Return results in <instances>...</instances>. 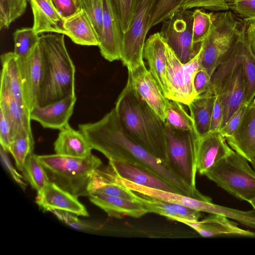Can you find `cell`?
Here are the masks:
<instances>
[{
  "mask_svg": "<svg viewBox=\"0 0 255 255\" xmlns=\"http://www.w3.org/2000/svg\"><path fill=\"white\" fill-rule=\"evenodd\" d=\"M79 128L92 148L101 152L109 160L140 164L165 178L183 195L199 200L204 198V195L197 189L187 185L127 134L115 108L97 122L79 125Z\"/></svg>",
  "mask_w": 255,
  "mask_h": 255,
  "instance_id": "1",
  "label": "cell"
},
{
  "mask_svg": "<svg viewBox=\"0 0 255 255\" xmlns=\"http://www.w3.org/2000/svg\"><path fill=\"white\" fill-rule=\"evenodd\" d=\"M114 108L127 134L166 166L165 122L128 83L119 96Z\"/></svg>",
  "mask_w": 255,
  "mask_h": 255,
  "instance_id": "2",
  "label": "cell"
},
{
  "mask_svg": "<svg viewBox=\"0 0 255 255\" xmlns=\"http://www.w3.org/2000/svg\"><path fill=\"white\" fill-rule=\"evenodd\" d=\"M64 35L48 33L39 37L42 77L38 106H45L76 95L75 68L66 48Z\"/></svg>",
  "mask_w": 255,
  "mask_h": 255,
  "instance_id": "3",
  "label": "cell"
},
{
  "mask_svg": "<svg viewBox=\"0 0 255 255\" xmlns=\"http://www.w3.org/2000/svg\"><path fill=\"white\" fill-rule=\"evenodd\" d=\"M212 19L210 32L203 42L201 59V68L211 76L219 65L233 56L247 25L231 11L212 13Z\"/></svg>",
  "mask_w": 255,
  "mask_h": 255,
  "instance_id": "4",
  "label": "cell"
},
{
  "mask_svg": "<svg viewBox=\"0 0 255 255\" xmlns=\"http://www.w3.org/2000/svg\"><path fill=\"white\" fill-rule=\"evenodd\" d=\"M50 182L79 197L88 196L91 177L102 162L91 154L83 157L58 154L37 155Z\"/></svg>",
  "mask_w": 255,
  "mask_h": 255,
  "instance_id": "5",
  "label": "cell"
},
{
  "mask_svg": "<svg viewBox=\"0 0 255 255\" xmlns=\"http://www.w3.org/2000/svg\"><path fill=\"white\" fill-rule=\"evenodd\" d=\"M244 37L231 58L219 65L211 77L210 91L219 99L222 106V128L234 113L246 103V81L241 54Z\"/></svg>",
  "mask_w": 255,
  "mask_h": 255,
  "instance_id": "6",
  "label": "cell"
},
{
  "mask_svg": "<svg viewBox=\"0 0 255 255\" xmlns=\"http://www.w3.org/2000/svg\"><path fill=\"white\" fill-rule=\"evenodd\" d=\"M204 175L239 199L248 202L255 196V171L233 149Z\"/></svg>",
  "mask_w": 255,
  "mask_h": 255,
  "instance_id": "7",
  "label": "cell"
},
{
  "mask_svg": "<svg viewBox=\"0 0 255 255\" xmlns=\"http://www.w3.org/2000/svg\"><path fill=\"white\" fill-rule=\"evenodd\" d=\"M200 136L196 131L175 129L165 123L167 167L184 183L196 188Z\"/></svg>",
  "mask_w": 255,
  "mask_h": 255,
  "instance_id": "8",
  "label": "cell"
},
{
  "mask_svg": "<svg viewBox=\"0 0 255 255\" xmlns=\"http://www.w3.org/2000/svg\"><path fill=\"white\" fill-rule=\"evenodd\" d=\"M193 11L180 8L162 22L159 32L178 59L184 64L194 58L200 52L203 42L193 41Z\"/></svg>",
  "mask_w": 255,
  "mask_h": 255,
  "instance_id": "9",
  "label": "cell"
},
{
  "mask_svg": "<svg viewBox=\"0 0 255 255\" xmlns=\"http://www.w3.org/2000/svg\"><path fill=\"white\" fill-rule=\"evenodd\" d=\"M201 51L202 48L194 58L184 64L166 43V78L168 99L187 106L197 96L193 81L196 72L201 68Z\"/></svg>",
  "mask_w": 255,
  "mask_h": 255,
  "instance_id": "10",
  "label": "cell"
},
{
  "mask_svg": "<svg viewBox=\"0 0 255 255\" xmlns=\"http://www.w3.org/2000/svg\"><path fill=\"white\" fill-rule=\"evenodd\" d=\"M155 0H138L128 30L124 33L121 60L128 69L144 62L143 51L149 30V14Z\"/></svg>",
  "mask_w": 255,
  "mask_h": 255,
  "instance_id": "11",
  "label": "cell"
},
{
  "mask_svg": "<svg viewBox=\"0 0 255 255\" xmlns=\"http://www.w3.org/2000/svg\"><path fill=\"white\" fill-rule=\"evenodd\" d=\"M128 83L148 106L165 122L169 99L143 62L133 69H128Z\"/></svg>",
  "mask_w": 255,
  "mask_h": 255,
  "instance_id": "12",
  "label": "cell"
},
{
  "mask_svg": "<svg viewBox=\"0 0 255 255\" xmlns=\"http://www.w3.org/2000/svg\"><path fill=\"white\" fill-rule=\"evenodd\" d=\"M103 29L98 47L102 56L110 62L121 60L124 32L110 0H103Z\"/></svg>",
  "mask_w": 255,
  "mask_h": 255,
  "instance_id": "13",
  "label": "cell"
},
{
  "mask_svg": "<svg viewBox=\"0 0 255 255\" xmlns=\"http://www.w3.org/2000/svg\"><path fill=\"white\" fill-rule=\"evenodd\" d=\"M109 165L121 178L135 184L167 192L181 194L165 178L139 164L119 160H109Z\"/></svg>",
  "mask_w": 255,
  "mask_h": 255,
  "instance_id": "14",
  "label": "cell"
},
{
  "mask_svg": "<svg viewBox=\"0 0 255 255\" xmlns=\"http://www.w3.org/2000/svg\"><path fill=\"white\" fill-rule=\"evenodd\" d=\"M17 58L24 102L27 108L30 112L37 105L42 77V56L39 43L27 58Z\"/></svg>",
  "mask_w": 255,
  "mask_h": 255,
  "instance_id": "15",
  "label": "cell"
},
{
  "mask_svg": "<svg viewBox=\"0 0 255 255\" xmlns=\"http://www.w3.org/2000/svg\"><path fill=\"white\" fill-rule=\"evenodd\" d=\"M36 203L44 211L61 210L77 216L86 217L89 215L85 206L78 201V197L50 182L37 191Z\"/></svg>",
  "mask_w": 255,
  "mask_h": 255,
  "instance_id": "16",
  "label": "cell"
},
{
  "mask_svg": "<svg viewBox=\"0 0 255 255\" xmlns=\"http://www.w3.org/2000/svg\"><path fill=\"white\" fill-rule=\"evenodd\" d=\"M76 101V96L73 95L45 106L37 105L30 112V119L44 128L60 130L68 124Z\"/></svg>",
  "mask_w": 255,
  "mask_h": 255,
  "instance_id": "17",
  "label": "cell"
},
{
  "mask_svg": "<svg viewBox=\"0 0 255 255\" xmlns=\"http://www.w3.org/2000/svg\"><path fill=\"white\" fill-rule=\"evenodd\" d=\"M232 149L250 163L255 156V98L248 105L234 134L226 138Z\"/></svg>",
  "mask_w": 255,
  "mask_h": 255,
  "instance_id": "18",
  "label": "cell"
},
{
  "mask_svg": "<svg viewBox=\"0 0 255 255\" xmlns=\"http://www.w3.org/2000/svg\"><path fill=\"white\" fill-rule=\"evenodd\" d=\"M232 149L220 131H210L200 136L197 153V171L204 175Z\"/></svg>",
  "mask_w": 255,
  "mask_h": 255,
  "instance_id": "19",
  "label": "cell"
},
{
  "mask_svg": "<svg viewBox=\"0 0 255 255\" xmlns=\"http://www.w3.org/2000/svg\"><path fill=\"white\" fill-rule=\"evenodd\" d=\"M166 43L160 32L151 35L145 41L143 57L147 62L149 71L156 80L162 93L168 99L166 78Z\"/></svg>",
  "mask_w": 255,
  "mask_h": 255,
  "instance_id": "20",
  "label": "cell"
},
{
  "mask_svg": "<svg viewBox=\"0 0 255 255\" xmlns=\"http://www.w3.org/2000/svg\"><path fill=\"white\" fill-rule=\"evenodd\" d=\"M210 214L201 221L186 222L184 224L205 238L220 236L255 237V232L241 228L236 222L230 220L228 218L218 214Z\"/></svg>",
  "mask_w": 255,
  "mask_h": 255,
  "instance_id": "21",
  "label": "cell"
},
{
  "mask_svg": "<svg viewBox=\"0 0 255 255\" xmlns=\"http://www.w3.org/2000/svg\"><path fill=\"white\" fill-rule=\"evenodd\" d=\"M33 15L32 28L39 34L45 32L65 34L64 19L61 16L52 0H29Z\"/></svg>",
  "mask_w": 255,
  "mask_h": 255,
  "instance_id": "22",
  "label": "cell"
},
{
  "mask_svg": "<svg viewBox=\"0 0 255 255\" xmlns=\"http://www.w3.org/2000/svg\"><path fill=\"white\" fill-rule=\"evenodd\" d=\"M88 196L92 203L112 217L121 219L129 216L138 218L148 213L137 202L102 194L90 193Z\"/></svg>",
  "mask_w": 255,
  "mask_h": 255,
  "instance_id": "23",
  "label": "cell"
},
{
  "mask_svg": "<svg viewBox=\"0 0 255 255\" xmlns=\"http://www.w3.org/2000/svg\"><path fill=\"white\" fill-rule=\"evenodd\" d=\"M0 109L3 110L11 122L13 137L18 132L22 129L32 133L29 111L24 105L14 98L7 84L1 79Z\"/></svg>",
  "mask_w": 255,
  "mask_h": 255,
  "instance_id": "24",
  "label": "cell"
},
{
  "mask_svg": "<svg viewBox=\"0 0 255 255\" xmlns=\"http://www.w3.org/2000/svg\"><path fill=\"white\" fill-rule=\"evenodd\" d=\"M63 28L65 35L76 44L87 46L99 45L97 33L88 14L83 9L64 19Z\"/></svg>",
  "mask_w": 255,
  "mask_h": 255,
  "instance_id": "25",
  "label": "cell"
},
{
  "mask_svg": "<svg viewBox=\"0 0 255 255\" xmlns=\"http://www.w3.org/2000/svg\"><path fill=\"white\" fill-rule=\"evenodd\" d=\"M54 148L56 154L78 157L90 155L93 149L84 134L73 129L69 123L60 129Z\"/></svg>",
  "mask_w": 255,
  "mask_h": 255,
  "instance_id": "26",
  "label": "cell"
},
{
  "mask_svg": "<svg viewBox=\"0 0 255 255\" xmlns=\"http://www.w3.org/2000/svg\"><path fill=\"white\" fill-rule=\"evenodd\" d=\"M216 96L211 92L196 96L187 106L198 135L210 131L212 116Z\"/></svg>",
  "mask_w": 255,
  "mask_h": 255,
  "instance_id": "27",
  "label": "cell"
},
{
  "mask_svg": "<svg viewBox=\"0 0 255 255\" xmlns=\"http://www.w3.org/2000/svg\"><path fill=\"white\" fill-rule=\"evenodd\" d=\"M0 59L2 65L0 79L7 84L14 98L26 107L17 56L13 52H9L2 54Z\"/></svg>",
  "mask_w": 255,
  "mask_h": 255,
  "instance_id": "28",
  "label": "cell"
},
{
  "mask_svg": "<svg viewBox=\"0 0 255 255\" xmlns=\"http://www.w3.org/2000/svg\"><path fill=\"white\" fill-rule=\"evenodd\" d=\"M34 141L32 133L24 129L18 132L14 136L9 147L17 168L21 171L27 157L34 149Z\"/></svg>",
  "mask_w": 255,
  "mask_h": 255,
  "instance_id": "29",
  "label": "cell"
},
{
  "mask_svg": "<svg viewBox=\"0 0 255 255\" xmlns=\"http://www.w3.org/2000/svg\"><path fill=\"white\" fill-rule=\"evenodd\" d=\"M165 123L177 129L196 132L190 115L183 104L176 101L169 99Z\"/></svg>",
  "mask_w": 255,
  "mask_h": 255,
  "instance_id": "30",
  "label": "cell"
},
{
  "mask_svg": "<svg viewBox=\"0 0 255 255\" xmlns=\"http://www.w3.org/2000/svg\"><path fill=\"white\" fill-rule=\"evenodd\" d=\"M31 186L37 190L42 189L49 182L47 174L39 161L37 155L31 153L26 158L21 170Z\"/></svg>",
  "mask_w": 255,
  "mask_h": 255,
  "instance_id": "31",
  "label": "cell"
},
{
  "mask_svg": "<svg viewBox=\"0 0 255 255\" xmlns=\"http://www.w3.org/2000/svg\"><path fill=\"white\" fill-rule=\"evenodd\" d=\"M39 37L32 27L16 29L13 33V53L20 59L27 58L39 43Z\"/></svg>",
  "mask_w": 255,
  "mask_h": 255,
  "instance_id": "32",
  "label": "cell"
},
{
  "mask_svg": "<svg viewBox=\"0 0 255 255\" xmlns=\"http://www.w3.org/2000/svg\"><path fill=\"white\" fill-rule=\"evenodd\" d=\"M241 54L246 81V103L249 105L255 98V57L248 45L245 35L242 41Z\"/></svg>",
  "mask_w": 255,
  "mask_h": 255,
  "instance_id": "33",
  "label": "cell"
},
{
  "mask_svg": "<svg viewBox=\"0 0 255 255\" xmlns=\"http://www.w3.org/2000/svg\"><path fill=\"white\" fill-rule=\"evenodd\" d=\"M185 1L186 0H155L149 14V30L153 26L170 18L182 8Z\"/></svg>",
  "mask_w": 255,
  "mask_h": 255,
  "instance_id": "34",
  "label": "cell"
},
{
  "mask_svg": "<svg viewBox=\"0 0 255 255\" xmlns=\"http://www.w3.org/2000/svg\"><path fill=\"white\" fill-rule=\"evenodd\" d=\"M137 203L140 204L148 213L157 214L170 220L180 222L182 221L172 203L150 198L143 195L139 196Z\"/></svg>",
  "mask_w": 255,
  "mask_h": 255,
  "instance_id": "35",
  "label": "cell"
},
{
  "mask_svg": "<svg viewBox=\"0 0 255 255\" xmlns=\"http://www.w3.org/2000/svg\"><path fill=\"white\" fill-rule=\"evenodd\" d=\"M27 0H0V29L8 28L25 12Z\"/></svg>",
  "mask_w": 255,
  "mask_h": 255,
  "instance_id": "36",
  "label": "cell"
},
{
  "mask_svg": "<svg viewBox=\"0 0 255 255\" xmlns=\"http://www.w3.org/2000/svg\"><path fill=\"white\" fill-rule=\"evenodd\" d=\"M212 12H206L200 8H197L193 11V41L194 43L203 42L209 35L212 25Z\"/></svg>",
  "mask_w": 255,
  "mask_h": 255,
  "instance_id": "37",
  "label": "cell"
},
{
  "mask_svg": "<svg viewBox=\"0 0 255 255\" xmlns=\"http://www.w3.org/2000/svg\"><path fill=\"white\" fill-rule=\"evenodd\" d=\"M110 1L125 33L129 28L138 0Z\"/></svg>",
  "mask_w": 255,
  "mask_h": 255,
  "instance_id": "38",
  "label": "cell"
},
{
  "mask_svg": "<svg viewBox=\"0 0 255 255\" xmlns=\"http://www.w3.org/2000/svg\"><path fill=\"white\" fill-rule=\"evenodd\" d=\"M228 4L229 8L245 21L255 20V0H238Z\"/></svg>",
  "mask_w": 255,
  "mask_h": 255,
  "instance_id": "39",
  "label": "cell"
},
{
  "mask_svg": "<svg viewBox=\"0 0 255 255\" xmlns=\"http://www.w3.org/2000/svg\"><path fill=\"white\" fill-rule=\"evenodd\" d=\"M230 0H186L182 5L183 9L203 8L207 9L219 11L229 9Z\"/></svg>",
  "mask_w": 255,
  "mask_h": 255,
  "instance_id": "40",
  "label": "cell"
},
{
  "mask_svg": "<svg viewBox=\"0 0 255 255\" xmlns=\"http://www.w3.org/2000/svg\"><path fill=\"white\" fill-rule=\"evenodd\" d=\"M13 138L11 122L3 110L0 109V147L6 152H9V147Z\"/></svg>",
  "mask_w": 255,
  "mask_h": 255,
  "instance_id": "41",
  "label": "cell"
},
{
  "mask_svg": "<svg viewBox=\"0 0 255 255\" xmlns=\"http://www.w3.org/2000/svg\"><path fill=\"white\" fill-rule=\"evenodd\" d=\"M248 105L245 103L232 116L220 132L225 138L231 136L240 125Z\"/></svg>",
  "mask_w": 255,
  "mask_h": 255,
  "instance_id": "42",
  "label": "cell"
},
{
  "mask_svg": "<svg viewBox=\"0 0 255 255\" xmlns=\"http://www.w3.org/2000/svg\"><path fill=\"white\" fill-rule=\"evenodd\" d=\"M52 1L64 19L72 16L82 9L80 0H52Z\"/></svg>",
  "mask_w": 255,
  "mask_h": 255,
  "instance_id": "43",
  "label": "cell"
},
{
  "mask_svg": "<svg viewBox=\"0 0 255 255\" xmlns=\"http://www.w3.org/2000/svg\"><path fill=\"white\" fill-rule=\"evenodd\" d=\"M104 6L103 0H92V7L89 15L99 37L103 29Z\"/></svg>",
  "mask_w": 255,
  "mask_h": 255,
  "instance_id": "44",
  "label": "cell"
},
{
  "mask_svg": "<svg viewBox=\"0 0 255 255\" xmlns=\"http://www.w3.org/2000/svg\"><path fill=\"white\" fill-rule=\"evenodd\" d=\"M211 76L208 72L202 68H200L196 72L194 78L193 84L197 96L207 92H211Z\"/></svg>",
  "mask_w": 255,
  "mask_h": 255,
  "instance_id": "45",
  "label": "cell"
},
{
  "mask_svg": "<svg viewBox=\"0 0 255 255\" xmlns=\"http://www.w3.org/2000/svg\"><path fill=\"white\" fill-rule=\"evenodd\" d=\"M173 205L182 223L197 221L201 217L200 211L178 204L173 203Z\"/></svg>",
  "mask_w": 255,
  "mask_h": 255,
  "instance_id": "46",
  "label": "cell"
},
{
  "mask_svg": "<svg viewBox=\"0 0 255 255\" xmlns=\"http://www.w3.org/2000/svg\"><path fill=\"white\" fill-rule=\"evenodd\" d=\"M223 112L221 102L216 97L211 123L210 131H220L222 127Z\"/></svg>",
  "mask_w": 255,
  "mask_h": 255,
  "instance_id": "47",
  "label": "cell"
},
{
  "mask_svg": "<svg viewBox=\"0 0 255 255\" xmlns=\"http://www.w3.org/2000/svg\"><path fill=\"white\" fill-rule=\"evenodd\" d=\"M52 212L61 220L73 228L77 229H83L86 228V226L78 220L77 215L75 214L61 210H54Z\"/></svg>",
  "mask_w": 255,
  "mask_h": 255,
  "instance_id": "48",
  "label": "cell"
},
{
  "mask_svg": "<svg viewBox=\"0 0 255 255\" xmlns=\"http://www.w3.org/2000/svg\"><path fill=\"white\" fill-rule=\"evenodd\" d=\"M245 37L251 52L255 57V20L247 22Z\"/></svg>",
  "mask_w": 255,
  "mask_h": 255,
  "instance_id": "49",
  "label": "cell"
},
{
  "mask_svg": "<svg viewBox=\"0 0 255 255\" xmlns=\"http://www.w3.org/2000/svg\"><path fill=\"white\" fill-rule=\"evenodd\" d=\"M82 8L89 15L92 7V0H80Z\"/></svg>",
  "mask_w": 255,
  "mask_h": 255,
  "instance_id": "50",
  "label": "cell"
},
{
  "mask_svg": "<svg viewBox=\"0 0 255 255\" xmlns=\"http://www.w3.org/2000/svg\"><path fill=\"white\" fill-rule=\"evenodd\" d=\"M248 202L253 206L254 209L255 210V196L251 198Z\"/></svg>",
  "mask_w": 255,
  "mask_h": 255,
  "instance_id": "51",
  "label": "cell"
},
{
  "mask_svg": "<svg viewBox=\"0 0 255 255\" xmlns=\"http://www.w3.org/2000/svg\"><path fill=\"white\" fill-rule=\"evenodd\" d=\"M250 163L252 164V167L253 168V169L255 171V157L253 158V159L252 160V161Z\"/></svg>",
  "mask_w": 255,
  "mask_h": 255,
  "instance_id": "52",
  "label": "cell"
},
{
  "mask_svg": "<svg viewBox=\"0 0 255 255\" xmlns=\"http://www.w3.org/2000/svg\"><path fill=\"white\" fill-rule=\"evenodd\" d=\"M237 0H229V2H233V1H237ZM229 5V4H228Z\"/></svg>",
  "mask_w": 255,
  "mask_h": 255,
  "instance_id": "53",
  "label": "cell"
}]
</instances>
